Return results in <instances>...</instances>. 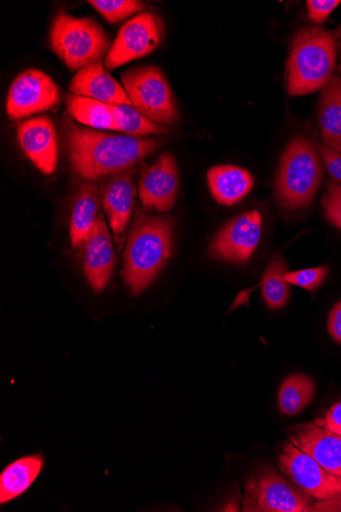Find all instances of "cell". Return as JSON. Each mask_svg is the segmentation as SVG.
I'll list each match as a JSON object with an SVG mask.
<instances>
[{
    "mask_svg": "<svg viewBox=\"0 0 341 512\" xmlns=\"http://www.w3.org/2000/svg\"><path fill=\"white\" fill-rule=\"evenodd\" d=\"M65 133L74 171L96 180L133 168L169 142L166 137H135L83 128L65 121Z\"/></svg>",
    "mask_w": 341,
    "mask_h": 512,
    "instance_id": "cell-1",
    "label": "cell"
},
{
    "mask_svg": "<svg viewBox=\"0 0 341 512\" xmlns=\"http://www.w3.org/2000/svg\"><path fill=\"white\" fill-rule=\"evenodd\" d=\"M174 222L162 215L139 214L128 235L122 276L133 295L148 289L173 252Z\"/></svg>",
    "mask_w": 341,
    "mask_h": 512,
    "instance_id": "cell-2",
    "label": "cell"
},
{
    "mask_svg": "<svg viewBox=\"0 0 341 512\" xmlns=\"http://www.w3.org/2000/svg\"><path fill=\"white\" fill-rule=\"evenodd\" d=\"M341 27L299 30L290 46L287 62V90L291 97L310 95L325 88L333 78Z\"/></svg>",
    "mask_w": 341,
    "mask_h": 512,
    "instance_id": "cell-3",
    "label": "cell"
},
{
    "mask_svg": "<svg viewBox=\"0 0 341 512\" xmlns=\"http://www.w3.org/2000/svg\"><path fill=\"white\" fill-rule=\"evenodd\" d=\"M322 164L312 143L296 136L287 145L279 165L275 192L281 208L300 210L314 200L321 184Z\"/></svg>",
    "mask_w": 341,
    "mask_h": 512,
    "instance_id": "cell-4",
    "label": "cell"
},
{
    "mask_svg": "<svg viewBox=\"0 0 341 512\" xmlns=\"http://www.w3.org/2000/svg\"><path fill=\"white\" fill-rule=\"evenodd\" d=\"M50 39L54 53L72 71L101 61L110 51V37L99 23L66 11L56 16Z\"/></svg>",
    "mask_w": 341,
    "mask_h": 512,
    "instance_id": "cell-5",
    "label": "cell"
},
{
    "mask_svg": "<svg viewBox=\"0 0 341 512\" xmlns=\"http://www.w3.org/2000/svg\"><path fill=\"white\" fill-rule=\"evenodd\" d=\"M315 499L269 464L252 472L245 480L243 511L305 512Z\"/></svg>",
    "mask_w": 341,
    "mask_h": 512,
    "instance_id": "cell-6",
    "label": "cell"
},
{
    "mask_svg": "<svg viewBox=\"0 0 341 512\" xmlns=\"http://www.w3.org/2000/svg\"><path fill=\"white\" fill-rule=\"evenodd\" d=\"M122 83L132 107L152 121L170 126L180 114L172 89L156 66L134 68L122 75Z\"/></svg>",
    "mask_w": 341,
    "mask_h": 512,
    "instance_id": "cell-7",
    "label": "cell"
},
{
    "mask_svg": "<svg viewBox=\"0 0 341 512\" xmlns=\"http://www.w3.org/2000/svg\"><path fill=\"white\" fill-rule=\"evenodd\" d=\"M281 473L315 500L341 498V477L326 471L313 457L285 442L278 458Z\"/></svg>",
    "mask_w": 341,
    "mask_h": 512,
    "instance_id": "cell-8",
    "label": "cell"
},
{
    "mask_svg": "<svg viewBox=\"0 0 341 512\" xmlns=\"http://www.w3.org/2000/svg\"><path fill=\"white\" fill-rule=\"evenodd\" d=\"M162 39V26L155 15L144 12L126 22L107 55L105 66L114 70L154 53Z\"/></svg>",
    "mask_w": 341,
    "mask_h": 512,
    "instance_id": "cell-9",
    "label": "cell"
},
{
    "mask_svg": "<svg viewBox=\"0 0 341 512\" xmlns=\"http://www.w3.org/2000/svg\"><path fill=\"white\" fill-rule=\"evenodd\" d=\"M60 101V89L52 77L40 70L29 69L21 73L10 87L7 114L16 121L51 110Z\"/></svg>",
    "mask_w": 341,
    "mask_h": 512,
    "instance_id": "cell-10",
    "label": "cell"
},
{
    "mask_svg": "<svg viewBox=\"0 0 341 512\" xmlns=\"http://www.w3.org/2000/svg\"><path fill=\"white\" fill-rule=\"evenodd\" d=\"M262 237V215L253 210L230 220L218 232L209 248L213 259L246 263L257 250Z\"/></svg>",
    "mask_w": 341,
    "mask_h": 512,
    "instance_id": "cell-11",
    "label": "cell"
},
{
    "mask_svg": "<svg viewBox=\"0 0 341 512\" xmlns=\"http://www.w3.org/2000/svg\"><path fill=\"white\" fill-rule=\"evenodd\" d=\"M179 173L175 158L164 153L139 179V198L144 207L159 212L171 211L177 200Z\"/></svg>",
    "mask_w": 341,
    "mask_h": 512,
    "instance_id": "cell-12",
    "label": "cell"
},
{
    "mask_svg": "<svg viewBox=\"0 0 341 512\" xmlns=\"http://www.w3.org/2000/svg\"><path fill=\"white\" fill-rule=\"evenodd\" d=\"M17 137L26 156L44 174L51 175L58 163V139L54 122L38 117L22 123Z\"/></svg>",
    "mask_w": 341,
    "mask_h": 512,
    "instance_id": "cell-13",
    "label": "cell"
},
{
    "mask_svg": "<svg viewBox=\"0 0 341 512\" xmlns=\"http://www.w3.org/2000/svg\"><path fill=\"white\" fill-rule=\"evenodd\" d=\"M288 441L313 457L329 473L341 477V435L314 423L292 428Z\"/></svg>",
    "mask_w": 341,
    "mask_h": 512,
    "instance_id": "cell-14",
    "label": "cell"
},
{
    "mask_svg": "<svg viewBox=\"0 0 341 512\" xmlns=\"http://www.w3.org/2000/svg\"><path fill=\"white\" fill-rule=\"evenodd\" d=\"M84 245V273L95 292L103 291L109 281L114 265V248L107 223L97 220Z\"/></svg>",
    "mask_w": 341,
    "mask_h": 512,
    "instance_id": "cell-15",
    "label": "cell"
},
{
    "mask_svg": "<svg viewBox=\"0 0 341 512\" xmlns=\"http://www.w3.org/2000/svg\"><path fill=\"white\" fill-rule=\"evenodd\" d=\"M69 90L72 95L107 105L132 106L124 87L111 76L101 61L79 70L72 79Z\"/></svg>",
    "mask_w": 341,
    "mask_h": 512,
    "instance_id": "cell-16",
    "label": "cell"
},
{
    "mask_svg": "<svg viewBox=\"0 0 341 512\" xmlns=\"http://www.w3.org/2000/svg\"><path fill=\"white\" fill-rule=\"evenodd\" d=\"M135 168L108 176L102 186L101 198L116 235L125 230L133 211L136 188Z\"/></svg>",
    "mask_w": 341,
    "mask_h": 512,
    "instance_id": "cell-17",
    "label": "cell"
},
{
    "mask_svg": "<svg viewBox=\"0 0 341 512\" xmlns=\"http://www.w3.org/2000/svg\"><path fill=\"white\" fill-rule=\"evenodd\" d=\"M211 194L217 203L233 206L245 199L254 188V177L237 166H215L208 172Z\"/></svg>",
    "mask_w": 341,
    "mask_h": 512,
    "instance_id": "cell-18",
    "label": "cell"
},
{
    "mask_svg": "<svg viewBox=\"0 0 341 512\" xmlns=\"http://www.w3.org/2000/svg\"><path fill=\"white\" fill-rule=\"evenodd\" d=\"M100 191L95 180L84 182L76 195L70 224L72 245L77 248L82 246L97 220L100 210Z\"/></svg>",
    "mask_w": 341,
    "mask_h": 512,
    "instance_id": "cell-19",
    "label": "cell"
},
{
    "mask_svg": "<svg viewBox=\"0 0 341 512\" xmlns=\"http://www.w3.org/2000/svg\"><path fill=\"white\" fill-rule=\"evenodd\" d=\"M318 118L325 146L341 156V79L333 77L323 91Z\"/></svg>",
    "mask_w": 341,
    "mask_h": 512,
    "instance_id": "cell-20",
    "label": "cell"
},
{
    "mask_svg": "<svg viewBox=\"0 0 341 512\" xmlns=\"http://www.w3.org/2000/svg\"><path fill=\"white\" fill-rule=\"evenodd\" d=\"M41 455L20 458L4 470L0 476V503H8L25 493L43 469Z\"/></svg>",
    "mask_w": 341,
    "mask_h": 512,
    "instance_id": "cell-21",
    "label": "cell"
},
{
    "mask_svg": "<svg viewBox=\"0 0 341 512\" xmlns=\"http://www.w3.org/2000/svg\"><path fill=\"white\" fill-rule=\"evenodd\" d=\"M315 393L316 385L310 377L291 375L280 385L278 409L282 415L296 416L311 404Z\"/></svg>",
    "mask_w": 341,
    "mask_h": 512,
    "instance_id": "cell-22",
    "label": "cell"
},
{
    "mask_svg": "<svg viewBox=\"0 0 341 512\" xmlns=\"http://www.w3.org/2000/svg\"><path fill=\"white\" fill-rule=\"evenodd\" d=\"M67 107L70 115L83 125L119 131L111 105L84 97L69 95Z\"/></svg>",
    "mask_w": 341,
    "mask_h": 512,
    "instance_id": "cell-23",
    "label": "cell"
},
{
    "mask_svg": "<svg viewBox=\"0 0 341 512\" xmlns=\"http://www.w3.org/2000/svg\"><path fill=\"white\" fill-rule=\"evenodd\" d=\"M287 265L281 257L274 258L262 277V295L267 306L274 310L283 308L289 299L290 288L285 282Z\"/></svg>",
    "mask_w": 341,
    "mask_h": 512,
    "instance_id": "cell-24",
    "label": "cell"
},
{
    "mask_svg": "<svg viewBox=\"0 0 341 512\" xmlns=\"http://www.w3.org/2000/svg\"><path fill=\"white\" fill-rule=\"evenodd\" d=\"M119 131L135 137H145L151 134H170L176 129L156 123L145 117L132 106L111 105Z\"/></svg>",
    "mask_w": 341,
    "mask_h": 512,
    "instance_id": "cell-25",
    "label": "cell"
},
{
    "mask_svg": "<svg viewBox=\"0 0 341 512\" xmlns=\"http://www.w3.org/2000/svg\"><path fill=\"white\" fill-rule=\"evenodd\" d=\"M88 4L110 23H118L145 9L136 0H90Z\"/></svg>",
    "mask_w": 341,
    "mask_h": 512,
    "instance_id": "cell-26",
    "label": "cell"
},
{
    "mask_svg": "<svg viewBox=\"0 0 341 512\" xmlns=\"http://www.w3.org/2000/svg\"><path fill=\"white\" fill-rule=\"evenodd\" d=\"M328 274L326 266L304 269L295 272H286L284 274L285 282L289 285H295L315 293L324 283Z\"/></svg>",
    "mask_w": 341,
    "mask_h": 512,
    "instance_id": "cell-27",
    "label": "cell"
},
{
    "mask_svg": "<svg viewBox=\"0 0 341 512\" xmlns=\"http://www.w3.org/2000/svg\"><path fill=\"white\" fill-rule=\"evenodd\" d=\"M327 220L341 230V184L333 181L327 185L322 201Z\"/></svg>",
    "mask_w": 341,
    "mask_h": 512,
    "instance_id": "cell-28",
    "label": "cell"
},
{
    "mask_svg": "<svg viewBox=\"0 0 341 512\" xmlns=\"http://www.w3.org/2000/svg\"><path fill=\"white\" fill-rule=\"evenodd\" d=\"M339 5L338 0H309L307 2L309 17L313 22L322 24Z\"/></svg>",
    "mask_w": 341,
    "mask_h": 512,
    "instance_id": "cell-29",
    "label": "cell"
},
{
    "mask_svg": "<svg viewBox=\"0 0 341 512\" xmlns=\"http://www.w3.org/2000/svg\"><path fill=\"white\" fill-rule=\"evenodd\" d=\"M319 153L331 177L341 184V156L325 145L319 146Z\"/></svg>",
    "mask_w": 341,
    "mask_h": 512,
    "instance_id": "cell-30",
    "label": "cell"
},
{
    "mask_svg": "<svg viewBox=\"0 0 341 512\" xmlns=\"http://www.w3.org/2000/svg\"><path fill=\"white\" fill-rule=\"evenodd\" d=\"M315 424L341 435V401L332 405L325 416L316 420Z\"/></svg>",
    "mask_w": 341,
    "mask_h": 512,
    "instance_id": "cell-31",
    "label": "cell"
},
{
    "mask_svg": "<svg viewBox=\"0 0 341 512\" xmlns=\"http://www.w3.org/2000/svg\"><path fill=\"white\" fill-rule=\"evenodd\" d=\"M328 332L332 340L341 345V300L333 306L329 313Z\"/></svg>",
    "mask_w": 341,
    "mask_h": 512,
    "instance_id": "cell-32",
    "label": "cell"
},
{
    "mask_svg": "<svg viewBox=\"0 0 341 512\" xmlns=\"http://www.w3.org/2000/svg\"><path fill=\"white\" fill-rule=\"evenodd\" d=\"M305 512H341V498L333 500H318L309 506Z\"/></svg>",
    "mask_w": 341,
    "mask_h": 512,
    "instance_id": "cell-33",
    "label": "cell"
},
{
    "mask_svg": "<svg viewBox=\"0 0 341 512\" xmlns=\"http://www.w3.org/2000/svg\"><path fill=\"white\" fill-rule=\"evenodd\" d=\"M340 74H341V63H340Z\"/></svg>",
    "mask_w": 341,
    "mask_h": 512,
    "instance_id": "cell-34",
    "label": "cell"
}]
</instances>
